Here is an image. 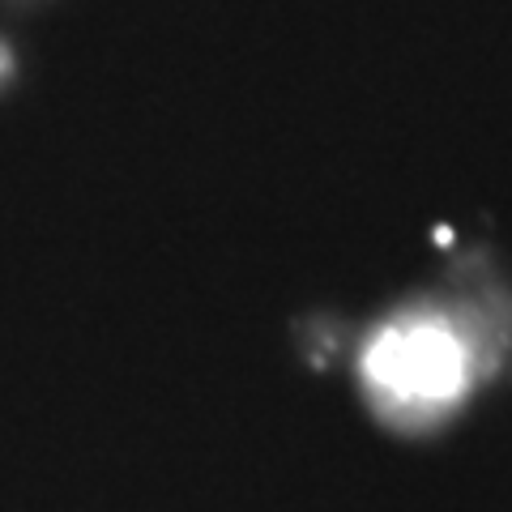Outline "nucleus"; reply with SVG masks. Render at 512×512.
Instances as JSON below:
<instances>
[{
  "instance_id": "1",
  "label": "nucleus",
  "mask_w": 512,
  "mask_h": 512,
  "mask_svg": "<svg viewBox=\"0 0 512 512\" xmlns=\"http://www.w3.org/2000/svg\"><path fill=\"white\" fill-rule=\"evenodd\" d=\"M367 376L393 397H406V402H444L461 389L466 359H461V346L444 329L414 325L384 333L372 346Z\"/></svg>"
}]
</instances>
